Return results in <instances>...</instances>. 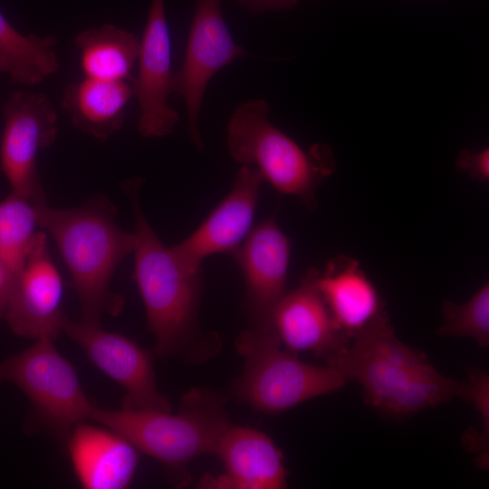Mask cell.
<instances>
[{
    "instance_id": "1",
    "label": "cell",
    "mask_w": 489,
    "mask_h": 489,
    "mask_svg": "<svg viewBox=\"0 0 489 489\" xmlns=\"http://www.w3.org/2000/svg\"><path fill=\"white\" fill-rule=\"evenodd\" d=\"M36 211L38 225L52 235L72 275L81 304L79 321L101 324L104 314L119 315L124 302L110 291V281L132 253L135 237L117 224L112 202L97 195L77 207L53 209L44 202Z\"/></svg>"
},
{
    "instance_id": "2",
    "label": "cell",
    "mask_w": 489,
    "mask_h": 489,
    "mask_svg": "<svg viewBox=\"0 0 489 489\" xmlns=\"http://www.w3.org/2000/svg\"><path fill=\"white\" fill-rule=\"evenodd\" d=\"M138 180L125 186L134 211V279L155 338V352L170 357L190 343L201 292V268L187 264L165 246L147 221L139 205Z\"/></svg>"
},
{
    "instance_id": "3",
    "label": "cell",
    "mask_w": 489,
    "mask_h": 489,
    "mask_svg": "<svg viewBox=\"0 0 489 489\" xmlns=\"http://www.w3.org/2000/svg\"><path fill=\"white\" fill-rule=\"evenodd\" d=\"M90 420L120 435L174 473L184 470L197 456L214 454L229 425L223 398L203 388L188 391L177 414L93 405Z\"/></svg>"
},
{
    "instance_id": "4",
    "label": "cell",
    "mask_w": 489,
    "mask_h": 489,
    "mask_svg": "<svg viewBox=\"0 0 489 489\" xmlns=\"http://www.w3.org/2000/svg\"><path fill=\"white\" fill-rule=\"evenodd\" d=\"M269 109L263 99L236 107L227 124L229 152L241 165L254 167L278 192L313 210L319 187L336 169L333 153L323 143L302 148L271 122Z\"/></svg>"
},
{
    "instance_id": "5",
    "label": "cell",
    "mask_w": 489,
    "mask_h": 489,
    "mask_svg": "<svg viewBox=\"0 0 489 489\" xmlns=\"http://www.w3.org/2000/svg\"><path fill=\"white\" fill-rule=\"evenodd\" d=\"M244 358L235 385L236 397L269 414L286 411L311 398L334 392L350 380L338 368L316 366L281 349L273 330L249 327L236 342Z\"/></svg>"
},
{
    "instance_id": "6",
    "label": "cell",
    "mask_w": 489,
    "mask_h": 489,
    "mask_svg": "<svg viewBox=\"0 0 489 489\" xmlns=\"http://www.w3.org/2000/svg\"><path fill=\"white\" fill-rule=\"evenodd\" d=\"M53 340L38 339L26 350L0 360V385L11 383L28 398L27 434L47 433L66 443L73 427L90 420L93 404L78 374Z\"/></svg>"
},
{
    "instance_id": "7",
    "label": "cell",
    "mask_w": 489,
    "mask_h": 489,
    "mask_svg": "<svg viewBox=\"0 0 489 489\" xmlns=\"http://www.w3.org/2000/svg\"><path fill=\"white\" fill-rule=\"evenodd\" d=\"M328 365L357 380L367 403L392 417L403 393L432 367L424 353L397 338L386 312L355 334Z\"/></svg>"
},
{
    "instance_id": "8",
    "label": "cell",
    "mask_w": 489,
    "mask_h": 489,
    "mask_svg": "<svg viewBox=\"0 0 489 489\" xmlns=\"http://www.w3.org/2000/svg\"><path fill=\"white\" fill-rule=\"evenodd\" d=\"M223 1L194 0L184 59L173 78V92L185 102L188 135L199 150L204 149L199 115L208 82L221 69L248 54L231 34L223 16Z\"/></svg>"
},
{
    "instance_id": "9",
    "label": "cell",
    "mask_w": 489,
    "mask_h": 489,
    "mask_svg": "<svg viewBox=\"0 0 489 489\" xmlns=\"http://www.w3.org/2000/svg\"><path fill=\"white\" fill-rule=\"evenodd\" d=\"M2 114L5 126L0 164L11 192L43 203L45 195L37 169V156L57 137V112L45 94L16 91L6 100Z\"/></svg>"
},
{
    "instance_id": "10",
    "label": "cell",
    "mask_w": 489,
    "mask_h": 489,
    "mask_svg": "<svg viewBox=\"0 0 489 489\" xmlns=\"http://www.w3.org/2000/svg\"><path fill=\"white\" fill-rule=\"evenodd\" d=\"M62 331L123 388L122 408L170 411L169 402L157 387L150 350L120 333L103 330L101 324L75 321L66 315L62 321Z\"/></svg>"
},
{
    "instance_id": "11",
    "label": "cell",
    "mask_w": 489,
    "mask_h": 489,
    "mask_svg": "<svg viewBox=\"0 0 489 489\" xmlns=\"http://www.w3.org/2000/svg\"><path fill=\"white\" fill-rule=\"evenodd\" d=\"M171 41L165 0H152L138 55V74L133 77V97L139 109L137 129L146 138L171 134L180 120L168 104L173 92Z\"/></svg>"
},
{
    "instance_id": "12",
    "label": "cell",
    "mask_w": 489,
    "mask_h": 489,
    "mask_svg": "<svg viewBox=\"0 0 489 489\" xmlns=\"http://www.w3.org/2000/svg\"><path fill=\"white\" fill-rule=\"evenodd\" d=\"M62 280L50 255L46 235L35 233L4 319L14 333L55 340L64 314Z\"/></svg>"
},
{
    "instance_id": "13",
    "label": "cell",
    "mask_w": 489,
    "mask_h": 489,
    "mask_svg": "<svg viewBox=\"0 0 489 489\" xmlns=\"http://www.w3.org/2000/svg\"><path fill=\"white\" fill-rule=\"evenodd\" d=\"M292 243L274 216L264 220L231 254L244 276L251 326L273 328V311L286 293Z\"/></svg>"
},
{
    "instance_id": "14",
    "label": "cell",
    "mask_w": 489,
    "mask_h": 489,
    "mask_svg": "<svg viewBox=\"0 0 489 489\" xmlns=\"http://www.w3.org/2000/svg\"><path fill=\"white\" fill-rule=\"evenodd\" d=\"M264 181L254 167L242 165L229 193L188 237L172 246L174 252L193 268H201L209 255L232 254L252 230Z\"/></svg>"
},
{
    "instance_id": "15",
    "label": "cell",
    "mask_w": 489,
    "mask_h": 489,
    "mask_svg": "<svg viewBox=\"0 0 489 489\" xmlns=\"http://www.w3.org/2000/svg\"><path fill=\"white\" fill-rule=\"evenodd\" d=\"M319 271L311 268L295 289L286 292L273 314V327L290 351H309L331 362L349 340L337 327L317 284Z\"/></svg>"
},
{
    "instance_id": "16",
    "label": "cell",
    "mask_w": 489,
    "mask_h": 489,
    "mask_svg": "<svg viewBox=\"0 0 489 489\" xmlns=\"http://www.w3.org/2000/svg\"><path fill=\"white\" fill-rule=\"evenodd\" d=\"M225 473L203 478L206 488L282 489L286 487L283 457L265 434L247 427L231 426L221 434L214 451Z\"/></svg>"
},
{
    "instance_id": "17",
    "label": "cell",
    "mask_w": 489,
    "mask_h": 489,
    "mask_svg": "<svg viewBox=\"0 0 489 489\" xmlns=\"http://www.w3.org/2000/svg\"><path fill=\"white\" fill-rule=\"evenodd\" d=\"M74 474L85 489L128 487L139 464V450L126 438L100 425L77 424L67 441Z\"/></svg>"
},
{
    "instance_id": "18",
    "label": "cell",
    "mask_w": 489,
    "mask_h": 489,
    "mask_svg": "<svg viewBox=\"0 0 489 489\" xmlns=\"http://www.w3.org/2000/svg\"><path fill=\"white\" fill-rule=\"evenodd\" d=\"M317 284L340 331L350 340L380 313L384 302L357 260L339 254L319 272Z\"/></svg>"
},
{
    "instance_id": "19",
    "label": "cell",
    "mask_w": 489,
    "mask_h": 489,
    "mask_svg": "<svg viewBox=\"0 0 489 489\" xmlns=\"http://www.w3.org/2000/svg\"><path fill=\"white\" fill-rule=\"evenodd\" d=\"M133 97L129 81H105L84 77L64 89L62 109L73 126L95 139H106L119 130Z\"/></svg>"
},
{
    "instance_id": "20",
    "label": "cell",
    "mask_w": 489,
    "mask_h": 489,
    "mask_svg": "<svg viewBox=\"0 0 489 489\" xmlns=\"http://www.w3.org/2000/svg\"><path fill=\"white\" fill-rule=\"evenodd\" d=\"M74 44L84 77L132 82L139 48V39L135 34L104 24L81 32Z\"/></svg>"
},
{
    "instance_id": "21",
    "label": "cell",
    "mask_w": 489,
    "mask_h": 489,
    "mask_svg": "<svg viewBox=\"0 0 489 489\" xmlns=\"http://www.w3.org/2000/svg\"><path fill=\"white\" fill-rule=\"evenodd\" d=\"M53 36L23 34L0 12V72L19 84L34 85L59 70Z\"/></svg>"
},
{
    "instance_id": "22",
    "label": "cell",
    "mask_w": 489,
    "mask_h": 489,
    "mask_svg": "<svg viewBox=\"0 0 489 489\" xmlns=\"http://www.w3.org/2000/svg\"><path fill=\"white\" fill-rule=\"evenodd\" d=\"M38 204L12 192L0 201V259L16 277L36 233Z\"/></svg>"
},
{
    "instance_id": "23",
    "label": "cell",
    "mask_w": 489,
    "mask_h": 489,
    "mask_svg": "<svg viewBox=\"0 0 489 489\" xmlns=\"http://www.w3.org/2000/svg\"><path fill=\"white\" fill-rule=\"evenodd\" d=\"M444 324L437 330L442 337H470L485 348L489 346V283H484L465 303L445 301Z\"/></svg>"
},
{
    "instance_id": "24",
    "label": "cell",
    "mask_w": 489,
    "mask_h": 489,
    "mask_svg": "<svg viewBox=\"0 0 489 489\" xmlns=\"http://www.w3.org/2000/svg\"><path fill=\"white\" fill-rule=\"evenodd\" d=\"M456 168L466 173L469 177L478 181L489 179V149L479 150L465 149L461 150L455 162Z\"/></svg>"
},
{
    "instance_id": "25",
    "label": "cell",
    "mask_w": 489,
    "mask_h": 489,
    "mask_svg": "<svg viewBox=\"0 0 489 489\" xmlns=\"http://www.w3.org/2000/svg\"><path fill=\"white\" fill-rule=\"evenodd\" d=\"M243 9L251 14H263L272 11L290 10L295 7L300 0H234Z\"/></svg>"
},
{
    "instance_id": "26",
    "label": "cell",
    "mask_w": 489,
    "mask_h": 489,
    "mask_svg": "<svg viewBox=\"0 0 489 489\" xmlns=\"http://www.w3.org/2000/svg\"><path fill=\"white\" fill-rule=\"evenodd\" d=\"M16 278L13 271L0 259V319L5 317Z\"/></svg>"
}]
</instances>
